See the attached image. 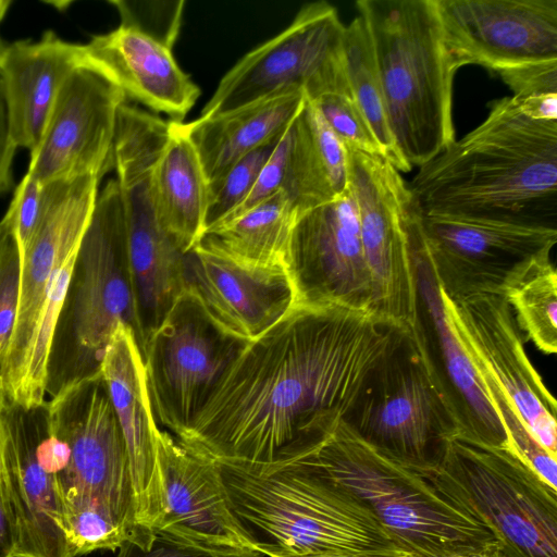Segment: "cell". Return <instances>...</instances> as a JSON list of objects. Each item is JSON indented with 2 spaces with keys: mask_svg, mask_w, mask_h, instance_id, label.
<instances>
[{
  "mask_svg": "<svg viewBox=\"0 0 557 557\" xmlns=\"http://www.w3.org/2000/svg\"><path fill=\"white\" fill-rule=\"evenodd\" d=\"M45 198V183L26 173L15 188L12 201L3 215L16 239L21 260L39 224Z\"/></svg>",
  "mask_w": 557,
  "mask_h": 557,
  "instance_id": "74e56055",
  "label": "cell"
},
{
  "mask_svg": "<svg viewBox=\"0 0 557 557\" xmlns=\"http://www.w3.org/2000/svg\"><path fill=\"white\" fill-rule=\"evenodd\" d=\"M0 78V195L12 186V161L16 150Z\"/></svg>",
  "mask_w": 557,
  "mask_h": 557,
  "instance_id": "b9f144b4",
  "label": "cell"
},
{
  "mask_svg": "<svg viewBox=\"0 0 557 557\" xmlns=\"http://www.w3.org/2000/svg\"><path fill=\"white\" fill-rule=\"evenodd\" d=\"M459 67L498 75L557 63V0H434Z\"/></svg>",
  "mask_w": 557,
  "mask_h": 557,
  "instance_id": "ac0fdd59",
  "label": "cell"
},
{
  "mask_svg": "<svg viewBox=\"0 0 557 557\" xmlns=\"http://www.w3.org/2000/svg\"><path fill=\"white\" fill-rule=\"evenodd\" d=\"M310 101L343 145L386 159L384 149L351 92H330Z\"/></svg>",
  "mask_w": 557,
  "mask_h": 557,
  "instance_id": "e575fe53",
  "label": "cell"
},
{
  "mask_svg": "<svg viewBox=\"0 0 557 557\" xmlns=\"http://www.w3.org/2000/svg\"><path fill=\"white\" fill-rule=\"evenodd\" d=\"M10 4H11V1L0 0V23L3 20V17L5 16ZM7 48H8V45L3 41V39L0 36V64L4 57Z\"/></svg>",
  "mask_w": 557,
  "mask_h": 557,
  "instance_id": "bcb514c9",
  "label": "cell"
},
{
  "mask_svg": "<svg viewBox=\"0 0 557 557\" xmlns=\"http://www.w3.org/2000/svg\"><path fill=\"white\" fill-rule=\"evenodd\" d=\"M58 444L57 482L64 496L109 509L133 530V491L125 442L101 376L79 382L47 399ZM127 539V540H128Z\"/></svg>",
  "mask_w": 557,
  "mask_h": 557,
  "instance_id": "7c38bea8",
  "label": "cell"
},
{
  "mask_svg": "<svg viewBox=\"0 0 557 557\" xmlns=\"http://www.w3.org/2000/svg\"><path fill=\"white\" fill-rule=\"evenodd\" d=\"M297 557H407L400 552L392 553H323Z\"/></svg>",
  "mask_w": 557,
  "mask_h": 557,
  "instance_id": "f6af8a7d",
  "label": "cell"
},
{
  "mask_svg": "<svg viewBox=\"0 0 557 557\" xmlns=\"http://www.w3.org/2000/svg\"><path fill=\"white\" fill-rule=\"evenodd\" d=\"M299 460L361 499L407 557L503 552L484 520L430 467L387 456L343 419Z\"/></svg>",
  "mask_w": 557,
  "mask_h": 557,
  "instance_id": "3957f363",
  "label": "cell"
},
{
  "mask_svg": "<svg viewBox=\"0 0 557 557\" xmlns=\"http://www.w3.org/2000/svg\"><path fill=\"white\" fill-rule=\"evenodd\" d=\"M281 137L249 152L209 183L205 231L225 220L245 201Z\"/></svg>",
  "mask_w": 557,
  "mask_h": 557,
  "instance_id": "836d02e7",
  "label": "cell"
},
{
  "mask_svg": "<svg viewBox=\"0 0 557 557\" xmlns=\"http://www.w3.org/2000/svg\"><path fill=\"white\" fill-rule=\"evenodd\" d=\"M413 261L417 310L409 334L455 418L457 434L488 446L509 445L485 386L445 312L423 230L414 242Z\"/></svg>",
  "mask_w": 557,
  "mask_h": 557,
  "instance_id": "ffe728a7",
  "label": "cell"
},
{
  "mask_svg": "<svg viewBox=\"0 0 557 557\" xmlns=\"http://www.w3.org/2000/svg\"><path fill=\"white\" fill-rule=\"evenodd\" d=\"M101 376L125 442L133 491L129 539L147 545L166 508L165 484L158 454L159 426L149 400L146 370L133 332L121 324L107 347Z\"/></svg>",
  "mask_w": 557,
  "mask_h": 557,
  "instance_id": "44dd1931",
  "label": "cell"
},
{
  "mask_svg": "<svg viewBox=\"0 0 557 557\" xmlns=\"http://www.w3.org/2000/svg\"><path fill=\"white\" fill-rule=\"evenodd\" d=\"M499 76L517 99L557 94V63L527 66Z\"/></svg>",
  "mask_w": 557,
  "mask_h": 557,
  "instance_id": "60d3db41",
  "label": "cell"
},
{
  "mask_svg": "<svg viewBox=\"0 0 557 557\" xmlns=\"http://www.w3.org/2000/svg\"><path fill=\"white\" fill-rule=\"evenodd\" d=\"M247 344L220 329L185 290L143 352L158 426L181 438Z\"/></svg>",
  "mask_w": 557,
  "mask_h": 557,
  "instance_id": "8fae6325",
  "label": "cell"
},
{
  "mask_svg": "<svg viewBox=\"0 0 557 557\" xmlns=\"http://www.w3.org/2000/svg\"><path fill=\"white\" fill-rule=\"evenodd\" d=\"M517 100L521 110L529 117L540 121H557V94L534 95Z\"/></svg>",
  "mask_w": 557,
  "mask_h": 557,
  "instance_id": "7bdbcfd3",
  "label": "cell"
},
{
  "mask_svg": "<svg viewBox=\"0 0 557 557\" xmlns=\"http://www.w3.org/2000/svg\"><path fill=\"white\" fill-rule=\"evenodd\" d=\"M305 100L302 90H293L180 125L212 183L249 152L280 138Z\"/></svg>",
  "mask_w": 557,
  "mask_h": 557,
  "instance_id": "484cf974",
  "label": "cell"
},
{
  "mask_svg": "<svg viewBox=\"0 0 557 557\" xmlns=\"http://www.w3.org/2000/svg\"><path fill=\"white\" fill-rule=\"evenodd\" d=\"M215 463L262 556L400 552L361 499L300 460L278 468Z\"/></svg>",
  "mask_w": 557,
  "mask_h": 557,
  "instance_id": "277c9868",
  "label": "cell"
},
{
  "mask_svg": "<svg viewBox=\"0 0 557 557\" xmlns=\"http://www.w3.org/2000/svg\"><path fill=\"white\" fill-rule=\"evenodd\" d=\"M406 332L370 311L294 304L248 342L178 441L214 461H297L347 416Z\"/></svg>",
  "mask_w": 557,
  "mask_h": 557,
  "instance_id": "6da1fadb",
  "label": "cell"
},
{
  "mask_svg": "<svg viewBox=\"0 0 557 557\" xmlns=\"http://www.w3.org/2000/svg\"><path fill=\"white\" fill-rule=\"evenodd\" d=\"M126 102L122 89L89 65L75 69L63 84L27 170L33 178L95 175L113 168L117 114Z\"/></svg>",
  "mask_w": 557,
  "mask_h": 557,
  "instance_id": "d6986e66",
  "label": "cell"
},
{
  "mask_svg": "<svg viewBox=\"0 0 557 557\" xmlns=\"http://www.w3.org/2000/svg\"><path fill=\"white\" fill-rule=\"evenodd\" d=\"M441 292L447 318L470 359L486 370L535 440L557 457L556 400L525 352L507 300L498 295L450 298Z\"/></svg>",
  "mask_w": 557,
  "mask_h": 557,
  "instance_id": "e0dca14e",
  "label": "cell"
},
{
  "mask_svg": "<svg viewBox=\"0 0 557 557\" xmlns=\"http://www.w3.org/2000/svg\"><path fill=\"white\" fill-rule=\"evenodd\" d=\"M379 70L389 128L412 169L456 140L453 83L459 69L434 0H359Z\"/></svg>",
  "mask_w": 557,
  "mask_h": 557,
  "instance_id": "5b68a950",
  "label": "cell"
},
{
  "mask_svg": "<svg viewBox=\"0 0 557 557\" xmlns=\"http://www.w3.org/2000/svg\"><path fill=\"white\" fill-rule=\"evenodd\" d=\"M121 324L133 332L140 350L123 205L116 180H110L98 193L55 320L47 396L100 375L107 347Z\"/></svg>",
  "mask_w": 557,
  "mask_h": 557,
  "instance_id": "8992f818",
  "label": "cell"
},
{
  "mask_svg": "<svg viewBox=\"0 0 557 557\" xmlns=\"http://www.w3.org/2000/svg\"><path fill=\"white\" fill-rule=\"evenodd\" d=\"M472 361V360H471ZM488 398L506 431L509 445L546 483L557 487V457L548 453L531 434L518 410L493 377L473 362Z\"/></svg>",
  "mask_w": 557,
  "mask_h": 557,
  "instance_id": "d6a6232c",
  "label": "cell"
},
{
  "mask_svg": "<svg viewBox=\"0 0 557 557\" xmlns=\"http://www.w3.org/2000/svg\"><path fill=\"white\" fill-rule=\"evenodd\" d=\"M82 65V45L66 41L53 30L35 41L8 45L0 78L17 148L29 152L36 148L63 84Z\"/></svg>",
  "mask_w": 557,
  "mask_h": 557,
  "instance_id": "d4e9b609",
  "label": "cell"
},
{
  "mask_svg": "<svg viewBox=\"0 0 557 557\" xmlns=\"http://www.w3.org/2000/svg\"><path fill=\"white\" fill-rule=\"evenodd\" d=\"M7 401H8V399H7V396H5L3 382H2V379H1V375H0V413L2 412L3 408L5 407Z\"/></svg>",
  "mask_w": 557,
  "mask_h": 557,
  "instance_id": "c3c4849f",
  "label": "cell"
},
{
  "mask_svg": "<svg viewBox=\"0 0 557 557\" xmlns=\"http://www.w3.org/2000/svg\"><path fill=\"white\" fill-rule=\"evenodd\" d=\"M15 535L11 515L0 484V557H14Z\"/></svg>",
  "mask_w": 557,
  "mask_h": 557,
  "instance_id": "ee69618b",
  "label": "cell"
},
{
  "mask_svg": "<svg viewBox=\"0 0 557 557\" xmlns=\"http://www.w3.org/2000/svg\"><path fill=\"white\" fill-rule=\"evenodd\" d=\"M186 290L223 331L250 342L294 305L285 268L245 267L194 248L185 253Z\"/></svg>",
  "mask_w": 557,
  "mask_h": 557,
  "instance_id": "603a6c76",
  "label": "cell"
},
{
  "mask_svg": "<svg viewBox=\"0 0 557 557\" xmlns=\"http://www.w3.org/2000/svg\"><path fill=\"white\" fill-rule=\"evenodd\" d=\"M157 445L166 508L156 534L218 552H258L234 512L215 461L161 428Z\"/></svg>",
  "mask_w": 557,
  "mask_h": 557,
  "instance_id": "7402d4cb",
  "label": "cell"
},
{
  "mask_svg": "<svg viewBox=\"0 0 557 557\" xmlns=\"http://www.w3.org/2000/svg\"><path fill=\"white\" fill-rule=\"evenodd\" d=\"M82 48L84 64L103 73L126 99L168 114L170 121L182 122L200 96L172 49L134 28L120 24L92 36Z\"/></svg>",
  "mask_w": 557,
  "mask_h": 557,
  "instance_id": "cb8c5ba5",
  "label": "cell"
},
{
  "mask_svg": "<svg viewBox=\"0 0 557 557\" xmlns=\"http://www.w3.org/2000/svg\"><path fill=\"white\" fill-rule=\"evenodd\" d=\"M344 30L335 7L325 1L307 3L283 32L247 52L222 77L200 117L293 90H302L309 100L351 92Z\"/></svg>",
  "mask_w": 557,
  "mask_h": 557,
  "instance_id": "30bf717a",
  "label": "cell"
},
{
  "mask_svg": "<svg viewBox=\"0 0 557 557\" xmlns=\"http://www.w3.org/2000/svg\"><path fill=\"white\" fill-rule=\"evenodd\" d=\"M419 168L409 188L423 215L557 230V121L513 97Z\"/></svg>",
  "mask_w": 557,
  "mask_h": 557,
  "instance_id": "7a4b0ae2",
  "label": "cell"
},
{
  "mask_svg": "<svg viewBox=\"0 0 557 557\" xmlns=\"http://www.w3.org/2000/svg\"><path fill=\"white\" fill-rule=\"evenodd\" d=\"M289 127L283 134L273 152L262 166L245 201L225 220L250 209L283 189L289 147Z\"/></svg>",
  "mask_w": 557,
  "mask_h": 557,
  "instance_id": "f35d334b",
  "label": "cell"
},
{
  "mask_svg": "<svg viewBox=\"0 0 557 557\" xmlns=\"http://www.w3.org/2000/svg\"><path fill=\"white\" fill-rule=\"evenodd\" d=\"M64 530L75 557L116 550L127 541L126 528L102 505L79 496L62 497Z\"/></svg>",
  "mask_w": 557,
  "mask_h": 557,
  "instance_id": "1f68e13d",
  "label": "cell"
},
{
  "mask_svg": "<svg viewBox=\"0 0 557 557\" xmlns=\"http://www.w3.org/2000/svg\"><path fill=\"white\" fill-rule=\"evenodd\" d=\"M111 3L120 13L121 25L173 48L178 37L185 1L126 0Z\"/></svg>",
  "mask_w": 557,
  "mask_h": 557,
  "instance_id": "d590c367",
  "label": "cell"
},
{
  "mask_svg": "<svg viewBox=\"0 0 557 557\" xmlns=\"http://www.w3.org/2000/svg\"><path fill=\"white\" fill-rule=\"evenodd\" d=\"M347 189L345 148L314 103L306 98L289 127L283 190L301 213L334 201Z\"/></svg>",
  "mask_w": 557,
  "mask_h": 557,
  "instance_id": "83f0119b",
  "label": "cell"
},
{
  "mask_svg": "<svg viewBox=\"0 0 557 557\" xmlns=\"http://www.w3.org/2000/svg\"><path fill=\"white\" fill-rule=\"evenodd\" d=\"M430 468L491 528L506 557H557V491L510 445L454 434Z\"/></svg>",
  "mask_w": 557,
  "mask_h": 557,
  "instance_id": "52a82bcc",
  "label": "cell"
},
{
  "mask_svg": "<svg viewBox=\"0 0 557 557\" xmlns=\"http://www.w3.org/2000/svg\"><path fill=\"white\" fill-rule=\"evenodd\" d=\"M5 222L7 228L0 238V364L14 331L21 289L20 249Z\"/></svg>",
  "mask_w": 557,
  "mask_h": 557,
  "instance_id": "8d00e7d4",
  "label": "cell"
},
{
  "mask_svg": "<svg viewBox=\"0 0 557 557\" xmlns=\"http://www.w3.org/2000/svg\"><path fill=\"white\" fill-rule=\"evenodd\" d=\"M100 178L84 175L45 183V207L21 260L20 304L14 331L0 364L8 401L18 388L37 321L47 296L77 253L98 197Z\"/></svg>",
  "mask_w": 557,
  "mask_h": 557,
  "instance_id": "9a60e30c",
  "label": "cell"
},
{
  "mask_svg": "<svg viewBox=\"0 0 557 557\" xmlns=\"http://www.w3.org/2000/svg\"><path fill=\"white\" fill-rule=\"evenodd\" d=\"M298 211L282 189L205 231L196 249L252 268H285Z\"/></svg>",
  "mask_w": 557,
  "mask_h": 557,
  "instance_id": "f1b7e54d",
  "label": "cell"
},
{
  "mask_svg": "<svg viewBox=\"0 0 557 557\" xmlns=\"http://www.w3.org/2000/svg\"><path fill=\"white\" fill-rule=\"evenodd\" d=\"M5 228H7V222L3 219H1L0 220V238L3 235Z\"/></svg>",
  "mask_w": 557,
  "mask_h": 557,
  "instance_id": "681fc988",
  "label": "cell"
},
{
  "mask_svg": "<svg viewBox=\"0 0 557 557\" xmlns=\"http://www.w3.org/2000/svg\"><path fill=\"white\" fill-rule=\"evenodd\" d=\"M503 297L519 330L546 355L557 352V274L550 257L533 262Z\"/></svg>",
  "mask_w": 557,
  "mask_h": 557,
  "instance_id": "4dcf8cb0",
  "label": "cell"
},
{
  "mask_svg": "<svg viewBox=\"0 0 557 557\" xmlns=\"http://www.w3.org/2000/svg\"><path fill=\"white\" fill-rule=\"evenodd\" d=\"M426 250L450 298L503 296L539 259L550 257L557 230L423 215Z\"/></svg>",
  "mask_w": 557,
  "mask_h": 557,
  "instance_id": "5bb4252c",
  "label": "cell"
},
{
  "mask_svg": "<svg viewBox=\"0 0 557 557\" xmlns=\"http://www.w3.org/2000/svg\"><path fill=\"white\" fill-rule=\"evenodd\" d=\"M362 440L411 467L434 466L458 433L455 418L406 332L374 369L343 419Z\"/></svg>",
  "mask_w": 557,
  "mask_h": 557,
  "instance_id": "9c48e42d",
  "label": "cell"
},
{
  "mask_svg": "<svg viewBox=\"0 0 557 557\" xmlns=\"http://www.w3.org/2000/svg\"><path fill=\"white\" fill-rule=\"evenodd\" d=\"M117 550V557H262L260 553L252 550H209L158 534L148 545L140 546L132 541H125Z\"/></svg>",
  "mask_w": 557,
  "mask_h": 557,
  "instance_id": "ab89813d",
  "label": "cell"
},
{
  "mask_svg": "<svg viewBox=\"0 0 557 557\" xmlns=\"http://www.w3.org/2000/svg\"><path fill=\"white\" fill-rule=\"evenodd\" d=\"M444 557H506L503 552H486V553H478V554H467V555H453V556H444Z\"/></svg>",
  "mask_w": 557,
  "mask_h": 557,
  "instance_id": "7dc6e473",
  "label": "cell"
},
{
  "mask_svg": "<svg viewBox=\"0 0 557 557\" xmlns=\"http://www.w3.org/2000/svg\"><path fill=\"white\" fill-rule=\"evenodd\" d=\"M285 270L294 304L373 312L372 283L349 188L334 201L298 214Z\"/></svg>",
  "mask_w": 557,
  "mask_h": 557,
  "instance_id": "2e32d148",
  "label": "cell"
},
{
  "mask_svg": "<svg viewBox=\"0 0 557 557\" xmlns=\"http://www.w3.org/2000/svg\"><path fill=\"white\" fill-rule=\"evenodd\" d=\"M57 471L47 401L29 408L7 401L0 413V484L14 529V557H75Z\"/></svg>",
  "mask_w": 557,
  "mask_h": 557,
  "instance_id": "4fadbf2b",
  "label": "cell"
},
{
  "mask_svg": "<svg viewBox=\"0 0 557 557\" xmlns=\"http://www.w3.org/2000/svg\"><path fill=\"white\" fill-rule=\"evenodd\" d=\"M151 186L159 225L187 253L206 228L209 182L180 122L170 121V136L156 162Z\"/></svg>",
  "mask_w": 557,
  "mask_h": 557,
  "instance_id": "4316f807",
  "label": "cell"
},
{
  "mask_svg": "<svg viewBox=\"0 0 557 557\" xmlns=\"http://www.w3.org/2000/svg\"><path fill=\"white\" fill-rule=\"evenodd\" d=\"M343 146L372 283V311L410 333L417 310L413 246L423 214L409 185L389 161Z\"/></svg>",
  "mask_w": 557,
  "mask_h": 557,
  "instance_id": "ba28073f",
  "label": "cell"
},
{
  "mask_svg": "<svg viewBox=\"0 0 557 557\" xmlns=\"http://www.w3.org/2000/svg\"><path fill=\"white\" fill-rule=\"evenodd\" d=\"M343 52L351 95L384 149L385 158L399 172L411 168L400 157L389 128L382 83L364 20L356 16L344 30Z\"/></svg>",
  "mask_w": 557,
  "mask_h": 557,
  "instance_id": "f546056e",
  "label": "cell"
}]
</instances>
